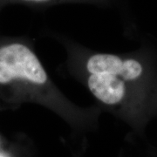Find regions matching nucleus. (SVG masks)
<instances>
[{
    "label": "nucleus",
    "mask_w": 157,
    "mask_h": 157,
    "mask_svg": "<svg viewBox=\"0 0 157 157\" xmlns=\"http://www.w3.org/2000/svg\"><path fill=\"white\" fill-rule=\"evenodd\" d=\"M26 103L46 107L75 130L96 128L102 109L78 107L62 94L40 61L33 39L0 34V110H15Z\"/></svg>",
    "instance_id": "f257e3e1"
},
{
    "label": "nucleus",
    "mask_w": 157,
    "mask_h": 157,
    "mask_svg": "<svg viewBox=\"0 0 157 157\" xmlns=\"http://www.w3.org/2000/svg\"><path fill=\"white\" fill-rule=\"evenodd\" d=\"M22 5L33 9H46L61 4H87L100 7L118 5L117 0H11V5Z\"/></svg>",
    "instance_id": "f03ea898"
},
{
    "label": "nucleus",
    "mask_w": 157,
    "mask_h": 157,
    "mask_svg": "<svg viewBox=\"0 0 157 157\" xmlns=\"http://www.w3.org/2000/svg\"><path fill=\"white\" fill-rule=\"evenodd\" d=\"M0 157H14L9 141L0 134Z\"/></svg>",
    "instance_id": "7ed1b4c3"
},
{
    "label": "nucleus",
    "mask_w": 157,
    "mask_h": 157,
    "mask_svg": "<svg viewBox=\"0 0 157 157\" xmlns=\"http://www.w3.org/2000/svg\"><path fill=\"white\" fill-rule=\"evenodd\" d=\"M11 0H0V12L6 6L11 5Z\"/></svg>",
    "instance_id": "20e7f679"
},
{
    "label": "nucleus",
    "mask_w": 157,
    "mask_h": 157,
    "mask_svg": "<svg viewBox=\"0 0 157 157\" xmlns=\"http://www.w3.org/2000/svg\"><path fill=\"white\" fill-rule=\"evenodd\" d=\"M118 2V5L119 4H121V5H122V6L124 7V5L126 6V4H127V2H128V0H117Z\"/></svg>",
    "instance_id": "39448f33"
}]
</instances>
